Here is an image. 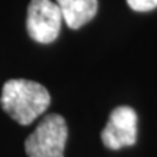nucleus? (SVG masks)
Wrapping results in <instances>:
<instances>
[{
	"instance_id": "1",
	"label": "nucleus",
	"mask_w": 157,
	"mask_h": 157,
	"mask_svg": "<svg viewBox=\"0 0 157 157\" xmlns=\"http://www.w3.org/2000/svg\"><path fill=\"white\" fill-rule=\"evenodd\" d=\"M51 96L42 84L26 80L12 78L3 84L0 103L12 119L21 125H29L50 106Z\"/></svg>"
},
{
	"instance_id": "2",
	"label": "nucleus",
	"mask_w": 157,
	"mask_h": 157,
	"mask_svg": "<svg viewBox=\"0 0 157 157\" xmlns=\"http://www.w3.org/2000/svg\"><path fill=\"white\" fill-rule=\"evenodd\" d=\"M67 132V124L61 115H47L26 138L25 151L28 157H64Z\"/></svg>"
},
{
	"instance_id": "3",
	"label": "nucleus",
	"mask_w": 157,
	"mask_h": 157,
	"mask_svg": "<svg viewBox=\"0 0 157 157\" xmlns=\"http://www.w3.org/2000/svg\"><path fill=\"white\" fill-rule=\"evenodd\" d=\"M63 16L57 3L51 0H31L26 28L29 36L41 44H50L60 34Z\"/></svg>"
},
{
	"instance_id": "4",
	"label": "nucleus",
	"mask_w": 157,
	"mask_h": 157,
	"mask_svg": "<svg viewBox=\"0 0 157 157\" xmlns=\"http://www.w3.org/2000/svg\"><path fill=\"white\" fill-rule=\"evenodd\" d=\"M102 143L111 148L119 150L122 147L132 146L137 141V113L129 106L115 108L102 129Z\"/></svg>"
},
{
	"instance_id": "5",
	"label": "nucleus",
	"mask_w": 157,
	"mask_h": 157,
	"mask_svg": "<svg viewBox=\"0 0 157 157\" xmlns=\"http://www.w3.org/2000/svg\"><path fill=\"white\" fill-rule=\"evenodd\" d=\"M60 7L63 21L68 28L78 29L95 17L98 12V0H56Z\"/></svg>"
},
{
	"instance_id": "6",
	"label": "nucleus",
	"mask_w": 157,
	"mask_h": 157,
	"mask_svg": "<svg viewBox=\"0 0 157 157\" xmlns=\"http://www.w3.org/2000/svg\"><path fill=\"white\" fill-rule=\"evenodd\" d=\"M127 3L135 12H148L157 7V0H127Z\"/></svg>"
}]
</instances>
